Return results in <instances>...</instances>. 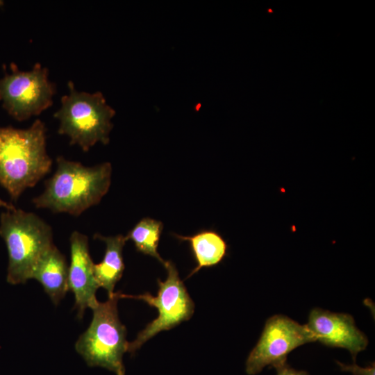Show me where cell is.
<instances>
[{"mask_svg": "<svg viewBox=\"0 0 375 375\" xmlns=\"http://www.w3.org/2000/svg\"><path fill=\"white\" fill-rule=\"evenodd\" d=\"M56 164L44 190L33 199L36 208L78 216L98 204L108 192L112 174L110 162L86 167L59 156Z\"/></svg>", "mask_w": 375, "mask_h": 375, "instance_id": "obj_1", "label": "cell"}, {"mask_svg": "<svg viewBox=\"0 0 375 375\" xmlns=\"http://www.w3.org/2000/svg\"><path fill=\"white\" fill-rule=\"evenodd\" d=\"M46 149V127L36 119L26 129L0 127V185L12 200L35 186L51 167Z\"/></svg>", "mask_w": 375, "mask_h": 375, "instance_id": "obj_2", "label": "cell"}, {"mask_svg": "<svg viewBox=\"0 0 375 375\" xmlns=\"http://www.w3.org/2000/svg\"><path fill=\"white\" fill-rule=\"evenodd\" d=\"M0 235L8 254L7 282L25 283L35 265L52 246L51 227L33 212L7 210L0 216Z\"/></svg>", "mask_w": 375, "mask_h": 375, "instance_id": "obj_3", "label": "cell"}, {"mask_svg": "<svg viewBox=\"0 0 375 375\" xmlns=\"http://www.w3.org/2000/svg\"><path fill=\"white\" fill-rule=\"evenodd\" d=\"M68 88L69 94L62 97L61 107L53 115L60 122L58 133L68 136L71 145L77 144L85 152L97 142L108 144L114 109L100 92H78L72 81Z\"/></svg>", "mask_w": 375, "mask_h": 375, "instance_id": "obj_4", "label": "cell"}, {"mask_svg": "<svg viewBox=\"0 0 375 375\" xmlns=\"http://www.w3.org/2000/svg\"><path fill=\"white\" fill-rule=\"evenodd\" d=\"M122 292H115L92 308L88 329L75 344L76 351L90 367L106 368L116 375H124L123 355L127 351L126 329L120 322L117 301Z\"/></svg>", "mask_w": 375, "mask_h": 375, "instance_id": "obj_5", "label": "cell"}, {"mask_svg": "<svg viewBox=\"0 0 375 375\" xmlns=\"http://www.w3.org/2000/svg\"><path fill=\"white\" fill-rule=\"evenodd\" d=\"M163 265L167 276L164 281L158 279L156 296L148 292L139 295L120 294V298L142 300L156 308L158 312L157 317L147 324L133 342H128L127 351L131 353L158 333L170 330L189 320L194 314V303L181 280L176 265L169 260H165Z\"/></svg>", "mask_w": 375, "mask_h": 375, "instance_id": "obj_6", "label": "cell"}, {"mask_svg": "<svg viewBox=\"0 0 375 375\" xmlns=\"http://www.w3.org/2000/svg\"><path fill=\"white\" fill-rule=\"evenodd\" d=\"M12 73L0 79V101L17 121L38 115L53 104L56 86L49 79L48 69L36 63L28 72L10 65Z\"/></svg>", "mask_w": 375, "mask_h": 375, "instance_id": "obj_7", "label": "cell"}, {"mask_svg": "<svg viewBox=\"0 0 375 375\" xmlns=\"http://www.w3.org/2000/svg\"><path fill=\"white\" fill-rule=\"evenodd\" d=\"M316 341L306 324L284 315H274L266 322L262 335L245 363L249 375H256L267 366L275 369L286 364L287 356L297 347Z\"/></svg>", "mask_w": 375, "mask_h": 375, "instance_id": "obj_8", "label": "cell"}, {"mask_svg": "<svg viewBox=\"0 0 375 375\" xmlns=\"http://www.w3.org/2000/svg\"><path fill=\"white\" fill-rule=\"evenodd\" d=\"M316 341L334 347L347 349L355 361L358 353L365 349L368 340L356 326L353 317L320 308L310 311L306 324Z\"/></svg>", "mask_w": 375, "mask_h": 375, "instance_id": "obj_9", "label": "cell"}, {"mask_svg": "<svg viewBox=\"0 0 375 375\" xmlns=\"http://www.w3.org/2000/svg\"><path fill=\"white\" fill-rule=\"evenodd\" d=\"M71 260L68 267V288L75 299L74 308L81 319L87 308H94L99 301L96 292L99 288L94 278V265L89 252L88 238L74 231L69 238Z\"/></svg>", "mask_w": 375, "mask_h": 375, "instance_id": "obj_10", "label": "cell"}, {"mask_svg": "<svg viewBox=\"0 0 375 375\" xmlns=\"http://www.w3.org/2000/svg\"><path fill=\"white\" fill-rule=\"evenodd\" d=\"M68 267L65 256L53 244L42 256L32 271L31 278L40 282L55 305L69 290Z\"/></svg>", "mask_w": 375, "mask_h": 375, "instance_id": "obj_11", "label": "cell"}, {"mask_svg": "<svg viewBox=\"0 0 375 375\" xmlns=\"http://www.w3.org/2000/svg\"><path fill=\"white\" fill-rule=\"evenodd\" d=\"M94 238L106 244L103 260L94 265V278L99 287L104 288L108 296L111 297L115 293V285L121 279L124 270L122 251L127 240L126 237L121 234L106 237L96 233Z\"/></svg>", "mask_w": 375, "mask_h": 375, "instance_id": "obj_12", "label": "cell"}, {"mask_svg": "<svg viewBox=\"0 0 375 375\" xmlns=\"http://www.w3.org/2000/svg\"><path fill=\"white\" fill-rule=\"evenodd\" d=\"M173 235L181 241L189 242L196 262L195 267L186 278L198 272L201 268L217 265L226 254L227 244L225 240L214 231L203 230L188 236L175 233Z\"/></svg>", "mask_w": 375, "mask_h": 375, "instance_id": "obj_13", "label": "cell"}, {"mask_svg": "<svg viewBox=\"0 0 375 375\" xmlns=\"http://www.w3.org/2000/svg\"><path fill=\"white\" fill-rule=\"evenodd\" d=\"M163 224L160 221L145 217L138 222L125 236L131 240L138 252L152 256L164 265V260L158 252Z\"/></svg>", "mask_w": 375, "mask_h": 375, "instance_id": "obj_14", "label": "cell"}, {"mask_svg": "<svg viewBox=\"0 0 375 375\" xmlns=\"http://www.w3.org/2000/svg\"><path fill=\"white\" fill-rule=\"evenodd\" d=\"M341 370L348 372L353 375H374V365L367 367H361L358 365H345L340 362H337Z\"/></svg>", "mask_w": 375, "mask_h": 375, "instance_id": "obj_15", "label": "cell"}, {"mask_svg": "<svg viewBox=\"0 0 375 375\" xmlns=\"http://www.w3.org/2000/svg\"><path fill=\"white\" fill-rule=\"evenodd\" d=\"M276 375H308L303 370H297L290 367L287 363L276 368Z\"/></svg>", "mask_w": 375, "mask_h": 375, "instance_id": "obj_16", "label": "cell"}, {"mask_svg": "<svg viewBox=\"0 0 375 375\" xmlns=\"http://www.w3.org/2000/svg\"><path fill=\"white\" fill-rule=\"evenodd\" d=\"M0 206L4 207L7 210H13L15 209V206L10 203H8L0 199Z\"/></svg>", "mask_w": 375, "mask_h": 375, "instance_id": "obj_17", "label": "cell"}, {"mask_svg": "<svg viewBox=\"0 0 375 375\" xmlns=\"http://www.w3.org/2000/svg\"><path fill=\"white\" fill-rule=\"evenodd\" d=\"M3 5V1L0 0V7Z\"/></svg>", "mask_w": 375, "mask_h": 375, "instance_id": "obj_18", "label": "cell"}]
</instances>
